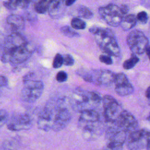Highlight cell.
Wrapping results in <instances>:
<instances>
[{
	"mask_svg": "<svg viewBox=\"0 0 150 150\" xmlns=\"http://www.w3.org/2000/svg\"><path fill=\"white\" fill-rule=\"evenodd\" d=\"M44 109L49 113L51 118L52 129L55 132L64 129L70 121L71 113L63 99L56 98L49 101Z\"/></svg>",
	"mask_w": 150,
	"mask_h": 150,
	"instance_id": "cell-1",
	"label": "cell"
},
{
	"mask_svg": "<svg viewBox=\"0 0 150 150\" xmlns=\"http://www.w3.org/2000/svg\"><path fill=\"white\" fill-rule=\"evenodd\" d=\"M89 32L94 35V39L100 49L111 56H119L120 49L112 30L107 28L93 26Z\"/></svg>",
	"mask_w": 150,
	"mask_h": 150,
	"instance_id": "cell-2",
	"label": "cell"
},
{
	"mask_svg": "<svg viewBox=\"0 0 150 150\" xmlns=\"http://www.w3.org/2000/svg\"><path fill=\"white\" fill-rule=\"evenodd\" d=\"M101 100V97L97 93L79 88L73 92L70 103L74 111L81 112L87 110H95Z\"/></svg>",
	"mask_w": 150,
	"mask_h": 150,
	"instance_id": "cell-3",
	"label": "cell"
},
{
	"mask_svg": "<svg viewBox=\"0 0 150 150\" xmlns=\"http://www.w3.org/2000/svg\"><path fill=\"white\" fill-rule=\"evenodd\" d=\"M34 46L28 41L21 45H15L1 50V59L3 63L18 64L25 62L33 54Z\"/></svg>",
	"mask_w": 150,
	"mask_h": 150,
	"instance_id": "cell-4",
	"label": "cell"
},
{
	"mask_svg": "<svg viewBox=\"0 0 150 150\" xmlns=\"http://www.w3.org/2000/svg\"><path fill=\"white\" fill-rule=\"evenodd\" d=\"M23 87L21 90V98L27 103H33L42 95L44 85L42 81L33 79V74L29 73L23 79Z\"/></svg>",
	"mask_w": 150,
	"mask_h": 150,
	"instance_id": "cell-5",
	"label": "cell"
},
{
	"mask_svg": "<svg viewBox=\"0 0 150 150\" xmlns=\"http://www.w3.org/2000/svg\"><path fill=\"white\" fill-rule=\"evenodd\" d=\"M115 74L108 70L94 69L81 75L82 78L88 83L98 86H108L114 83Z\"/></svg>",
	"mask_w": 150,
	"mask_h": 150,
	"instance_id": "cell-6",
	"label": "cell"
},
{
	"mask_svg": "<svg viewBox=\"0 0 150 150\" xmlns=\"http://www.w3.org/2000/svg\"><path fill=\"white\" fill-rule=\"evenodd\" d=\"M98 13L103 20L112 27L120 26L125 16L120 6L112 4L99 8Z\"/></svg>",
	"mask_w": 150,
	"mask_h": 150,
	"instance_id": "cell-7",
	"label": "cell"
},
{
	"mask_svg": "<svg viewBox=\"0 0 150 150\" xmlns=\"http://www.w3.org/2000/svg\"><path fill=\"white\" fill-rule=\"evenodd\" d=\"M127 42L133 54H141L145 52L149 40L142 31L133 30L128 34Z\"/></svg>",
	"mask_w": 150,
	"mask_h": 150,
	"instance_id": "cell-8",
	"label": "cell"
},
{
	"mask_svg": "<svg viewBox=\"0 0 150 150\" xmlns=\"http://www.w3.org/2000/svg\"><path fill=\"white\" fill-rule=\"evenodd\" d=\"M104 114L108 123L113 122L123 110L117 101L110 95H105L102 99Z\"/></svg>",
	"mask_w": 150,
	"mask_h": 150,
	"instance_id": "cell-9",
	"label": "cell"
},
{
	"mask_svg": "<svg viewBox=\"0 0 150 150\" xmlns=\"http://www.w3.org/2000/svg\"><path fill=\"white\" fill-rule=\"evenodd\" d=\"M110 124L126 133H131L137 130L138 127L136 118L127 110H122L117 119Z\"/></svg>",
	"mask_w": 150,
	"mask_h": 150,
	"instance_id": "cell-10",
	"label": "cell"
},
{
	"mask_svg": "<svg viewBox=\"0 0 150 150\" xmlns=\"http://www.w3.org/2000/svg\"><path fill=\"white\" fill-rule=\"evenodd\" d=\"M150 132L141 129H137L131 133L127 139V146L129 150H141L146 146Z\"/></svg>",
	"mask_w": 150,
	"mask_h": 150,
	"instance_id": "cell-11",
	"label": "cell"
},
{
	"mask_svg": "<svg viewBox=\"0 0 150 150\" xmlns=\"http://www.w3.org/2000/svg\"><path fill=\"white\" fill-rule=\"evenodd\" d=\"M32 125V120L28 114L19 113L13 115L7 123L8 129L13 131L29 129Z\"/></svg>",
	"mask_w": 150,
	"mask_h": 150,
	"instance_id": "cell-12",
	"label": "cell"
},
{
	"mask_svg": "<svg viewBox=\"0 0 150 150\" xmlns=\"http://www.w3.org/2000/svg\"><path fill=\"white\" fill-rule=\"evenodd\" d=\"M115 91L120 96H127L132 94L134 91V87L129 81L126 75L122 73L115 75Z\"/></svg>",
	"mask_w": 150,
	"mask_h": 150,
	"instance_id": "cell-13",
	"label": "cell"
},
{
	"mask_svg": "<svg viewBox=\"0 0 150 150\" xmlns=\"http://www.w3.org/2000/svg\"><path fill=\"white\" fill-rule=\"evenodd\" d=\"M98 122L80 125L82 128V136L84 139L87 141H91L97 138L101 135V128L100 127Z\"/></svg>",
	"mask_w": 150,
	"mask_h": 150,
	"instance_id": "cell-14",
	"label": "cell"
},
{
	"mask_svg": "<svg viewBox=\"0 0 150 150\" xmlns=\"http://www.w3.org/2000/svg\"><path fill=\"white\" fill-rule=\"evenodd\" d=\"M6 22L10 26L12 32L21 33L25 29V19L21 15L11 14L7 17Z\"/></svg>",
	"mask_w": 150,
	"mask_h": 150,
	"instance_id": "cell-15",
	"label": "cell"
},
{
	"mask_svg": "<svg viewBox=\"0 0 150 150\" xmlns=\"http://www.w3.org/2000/svg\"><path fill=\"white\" fill-rule=\"evenodd\" d=\"M65 0H49L48 13L53 19H57L63 14V3Z\"/></svg>",
	"mask_w": 150,
	"mask_h": 150,
	"instance_id": "cell-16",
	"label": "cell"
},
{
	"mask_svg": "<svg viewBox=\"0 0 150 150\" xmlns=\"http://www.w3.org/2000/svg\"><path fill=\"white\" fill-rule=\"evenodd\" d=\"M100 120V115L95 110H87L80 112L79 119V124L80 125L87 124L98 122Z\"/></svg>",
	"mask_w": 150,
	"mask_h": 150,
	"instance_id": "cell-17",
	"label": "cell"
},
{
	"mask_svg": "<svg viewBox=\"0 0 150 150\" xmlns=\"http://www.w3.org/2000/svg\"><path fill=\"white\" fill-rule=\"evenodd\" d=\"M137 21L138 20L137 18V16H135L133 14L126 15L124 17L120 24V26L123 30L127 31L131 29V28H134L136 25Z\"/></svg>",
	"mask_w": 150,
	"mask_h": 150,
	"instance_id": "cell-18",
	"label": "cell"
},
{
	"mask_svg": "<svg viewBox=\"0 0 150 150\" xmlns=\"http://www.w3.org/2000/svg\"><path fill=\"white\" fill-rule=\"evenodd\" d=\"M35 11L38 13H45L48 11L49 0H35L34 2Z\"/></svg>",
	"mask_w": 150,
	"mask_h": 150,
	"instance_id": "cell-19",
	"label": "cell"
},
{
	"mask_svg": "<svg viewBox=\"0 0 150 150\" xmlns=\"http://www.w3.org/2000/svg\"><path fill=\"white\" fill-rule=\"evenodd\" d=\"M77 15L82 18L86 19H90L93 17V13L92 11L87 7L81 5L79 6L77 10Z\"/></svg>",
	"mask_w": 150,
	"mask_h": 150,
	"instance_id": "cell-20",
	"label": "cell"
},
{
	"mask_svg": "<svg viewBox=\"0 0 150 150\" xmlns=\"http://www.w3.org/2000/svg\"><path fill=\"white\" fill-rule=\"evenodd\" d=\"M139 62V58L136 56V54H133L131 57L126 60L123 63V67L125 70H129L132 69Z\"/></svg>",
	"mask_w": 150,
	"mask_h": 150,
	"instance_id": "cell-21",
	"label": "cell"
},
{
	"mask_svg": "<svg viewBox=\"0 0 150 150\" xmlns=\"http://www.w3.org/2000/svg\"><path fill=\"white\" fill-rule=\"evenodd\" d=\"M19 146V142L16 139H11L5 141L2 145L4 150H16Z\"/></svg>",
	"mask_w": 150,
	"mask_h": 150,
	"instance_id": "cell-22",
	"label": "cell"
},
{
	"mask_svg": "<svg viewBox=\"0 0 150 150\" xmlns=\"http://www.w3.org/2000/svg\"><path fill=\"white\" fill-rule=\"evenodd\" d=\"M22 0H5L4 2V6L10 11L16 10L20 8Z\"/></svg>",
	"mask_w": 150,
	"mask_h": 150,
	"instance_id": "cell-23",
	"label": "cell"
},
{
	"mask_svg": "<svg viewBox=\"0 0 150 150\" xmlns=\"http://www.w3.org/2000/svg\"><path fill=\"white\" fill-rule=\"evenodd\" d=\"M60 31L62 34L69 38H76L79 37V34L74 31L71 27L69 26H64L60 28Z\"/></svg>",
	"mask_w": 150,
	"mask_h": 150,
	"instance_id": "cell-24",
	"label": "cell"
},
{
	"mask_svg": "<svg viewBox=\"0 0 150 150\" xmlns=\"http://www.w3.org/2000/svg\"><path fill=\"white\" fill-rule=\"evenodd\" d=\"M71 26L72 28L75 29H84L86 27V23L81 19L74 18L71 19Z\"/></svg>",
	"mask_w": 150,
	"mask_h": 150,
	"instance_id": "cell-25",
	"label": "cell"
},
{
	"mask_svg": "<svg viewBox=\"0 0 150 150\" xmlns=\"http://www.w3.org/2000/svg\"><path fill=\"white\" fill-rule=\"evenodd\" d=\"M123 144L118 142H107L103 150H122Z\"/></svg>",
	"mask_w": 150,
	"mask_h": 150,
	"instance_id": "cell-26",
	"label": "cell"
},
{
	"mask_svg": "<svg viewBox=\"0 0 150 150\" xmlns=\"http://www.w3.org/2000/svg\"><path fill=\"white\" fill-rule=\"evenodd\" d=\"M63 64V56L59 53L55 55L53 61V67L54 69H58Z\"/></svg>",
	"mask_w": 150,
	"mask_h": 150,
	"instance_id": "cell-27",
	"label": "cell"
},
{
	"mask_svg": "<svg viewBox=\"0 0 150 150\" xmlns=\"http://www.w3.org/2000/svg\"><path fill=\"white\" fill-rule=\"evenodd\" d=\"M137 20L142 24H145L147 23L148 20V16L146 12L141 11L139 12L137 15Z\"/></svg>",
	"mask_w": 150,
	"mask_h": 150,
	"instance_id": "cell-28",
	"label": "cell"
},
{
	"mask_svg": "<svg viewBox=\"0 0 150 150\" xmlns=\"http://www.w3.org/2000/svg\"><path fill=\"white\" fill-rule=\"evenodd\" d=\"M63 56V64L67 66H71L74 64V60L70 54H66Z\"/></svg>",
	"mask_w": 150,
	"mask_h": 150,
	"instance_id": "cell-29",
	"label": "cell"
},
{
	"mask_svg": "<svg viewBox=\"0 0 150 150\" xmlns=\"http://www.w3.org/2000/svg\"><path fill=\"white\" fill-rule=\"evenodd\" d=\"M56 79L58 82H60V83H63L66 81L67 79V73L64 71H59L56 76Z\"/></svg>",
	"mask_w": 150,
	"mask_h": 150,
	"instance_id": "cell-30",
	"label": "cell"
},
{
	"mask_svg": "<svg viewBox=\"0 0 150 150\" xmlns=\"http://www.w3.org/2000/svg\"><path fill=\"white\" fill-rule=\"evenodd\" d=\"M0 124L1 127H2L7 121L8 119V114L6 110L1 109L0 111Z\"/></svg>",
	"mask_w": 150,
	"mask_h": 150,
	"instance_id": "cell-31",
	"label": "cell"
},
{
	"mask_svg": "<svg viewBox=\"0 0 150 150\" xmlns=\"http://www.w3.org/2000/svg\"><path fill=\"white\" fill-rule=\"evenodd\" d=\"M99 60L101 62L110 65L112 64V60L111 57V56H109L108 54H101L99 56Z\"/></svg>",
	"mask_w": 150,
	"mask_h": 150,
	"instance_id": "cell-32",
	"label": "cell"
},
{
	"mask_svg": "<svg viewBox=\"0 0 150 150\" xmlns=\"http://www.w3.org/2000/svg\"><path fill=\"white\" fill-rule=\"evenodd\" d=\"M0 81H1V87H5L8 84V79L6 77L4 76H1L0 77Z\"/></svg>",
	"mask_w": 150,
	"mask_h": 150,
	"instance_id": "cell-33",
	"label": "cell"
},
{
	"mask_svg": "<svg viewBox=\"0 0 150 150\" xmlns=\"http://www.w3.org/2000/svg\"><path fill=\"white\" fill-rule=\"evenodd\" d=\"M120 8H121V9L122 12V13H124V15L125 16L127 13L129 11V8L128 6L127 5H124V4H122V5H121L120 6Z\"/></svg>",
	"mask_w": 150,
	"mask_h": 150,
	"instance_id": "cell-34",
	"label": "cell"
},
{
	"mask_svg": "<svg viewBox=\"0 0 150 150\" xmlns=\"http://www.w3.org/2000/svg\"><path fill=\"white\" fill-rule=\"evenodd\" d=\"M145 96H146V98L147 99V101H148V104L150 105V85L148 87L146 91V93H145Z\"/></svg>",
	"mask_w": 150,
	"mask_h": 150,
	"instance_id": "cell-35",
	"label": "cell"
},
{
	"mask_svg": "<svg viewBox=\"0 0 150 150\" xmlns=\"http://www.w3.org/2000/svg\"><path fill=\"white\" fill-rule=\"evenodd\" d=\"M77 0H65V5L66 6H70L73 5Z\"/></svg>",
	"mask_w": 150,
	"mask_h": 150,
	"instance_id": "cell-36",
	"label": "cell"
},
{
	"mask_svg": "<svg viewBox=\"0 0 150 150\" xmlns=\"http://www.w3.org/2000/svg\"><path fill=\"white\" fill-rule=\"evenodd\" d=\"M145 52L148 57V59L150 61V45H148L146 49V50H145Z\"/></svg>",
	"mask_w": 150,
	"mask_h": 150,
	"instance_id": "cell-37",
	"label": "cell"
},
{
	"mask_svg": "<svg viewBox=\"0 0 150 150\" xmlns=\"http://www.w3.org/2000/svg\"><path fill=\"white\" fill-rule=\"evenodd\" d=\"M147 150H150V134L148 136V141H147V144H146V146Z\"/></svg>",
	"mask_w": 150,
	"mask_h": 150,
	"instance_id": "cell-38",
	"label": "cell"
},
{
	"mask_svg": "<svg viewBox=\"0 0 150 150\" xmlns=\"http://www.w3.org/2000/svg\"><path fill=\"white\" fill-rule=\"evenodd\" d=\"M146 119H147V120H148V122H150V113H149V115H148V117H147V118H146Z\"/></svg>",
	"mask_w": 150,
	"mask_h": 150,
	"instance_id": "cell-39",
	"label": "cell"
}]
</instances>
